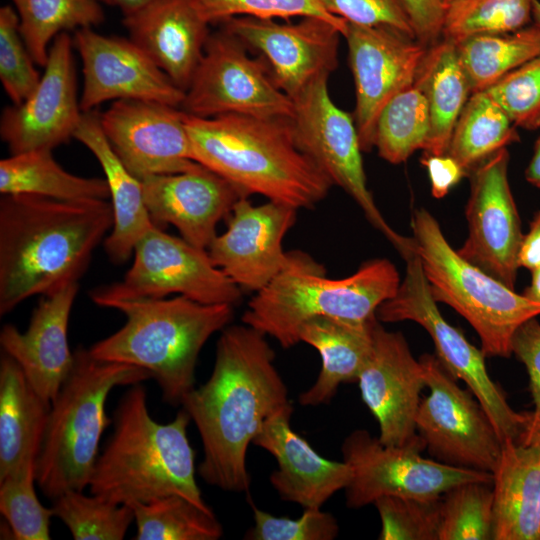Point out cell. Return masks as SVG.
Instances as JSON below:
<instances>
[{
  "label": "cell",
  "instance_id": "6da1fadb",
  "mask_svg": "<svg viewBox=\"0 0 540 540\" xmlns=\"http://www.w3.org/2000/svg\"><path fill=\"white\" fill-rule=\"evenodd\" d=\"M266 335L243 325H228L217 341L209 379L181 402L201 437L198 474L228 492H247L251 478L247 450L265 421L292 406L287 386L274 364Z\"/></svg>",
  "mask_w": 540,
  "mask_h": 540
},
{
  "label": "cell",
  "instance_id": "7a4b0ae2",
  "mask_svg": "<svg viewBox=\"0 0 540 540\" xmlns=\"http://www.w3.org/2000/svg\"><path fill=\"white\" fill-rule=\"evenodd\" d=\"M113 226L107 200L12 194L0 199V315L78 282Z\"/></svg>",
  "mask_w": 540,
  "mask_h": 540
},
{
  "label": "cell",
  "instance_id": "3957f363",
  "mask_svg": "<svg viewBox=\"0 0 540 540\" xmlns=\"http://www.w3.org/2000/svg\"><path fill=\"white\" fill-rule=\"evenodd\" d=\"M192 158L245 196L260 194L295 209H311L333 186L299 147L291 117L184 112Z\"/></svg>",
  "mask_w": 540,
  "mask_h": 540
},
{
  "label": "cell",
  "instance_id": "277c9868",
  "mask_svg": "<svg viewBox=\"0 0 540 540\" xmlns=\"http://www.w3.org/2000/svg\"><path fill=\"white\" fill-rule=\"evenodd\" d=\"M190 422L183 408L171 422H156L145 388L132 385L114 412V431L96 461L90 494L117 505L176 494L212 511L196 482L195 451L187 436Z\"/></svg>",
  "mask_w": 540,
  "mask_h": 540
},
{
  "label": "cell",
  "instance_id": "5b68a950",
  "mask_svg": "<svg viewBox=\"0 0 540 540\" xmlns=\"http://www.w3.org/2000/svg\"><path fill=\"white\" fill-rule=\"evenodd\" d=\"M233 305L203 304L185 296L136 299L111 308L126 316L125 324L96 342L90 354L108 362L134 365L150 372L163 401L181 405L195 386V368L207 340L233 318Z\"/></svg>",
  "mask_w": 540,
  "mask_h": 540
},
{
  "label": "cell",
  "instance_id": "8992f818",
  "mask_svg": "<svg viewBox=\"0 0 540 540\" xmlns=\"http://www.w3.org/2000/svg\"><path fill=\"white\" fill-rule=\"evenodd\" d=\"M400 282L395 265L387 259H373L348 277L331 279L323 265L294 251L286 267L249 301L241 321L288 349L299 343L300 326L313 317L371 322Z\"/></svg>",
  "mask_w": 540,
  "mask_h": 540
},
{
  "label": "cell",
  "instance_id": "52a82bcc",
  "mask_svg": "<svg viewBox=\"0 0 540 540\" xmlns=\"http://www.w3.org/2000/svg\"><path fill=\"white\" fill-rule=\"evenodd\" d=\"M149 371L94 358L89 350L74 352V365L51 403L36 462V483L49 499L89 486L105 428L111 423L105 402L117 386L141 383Z\"/></svg>",
  "mask_w": 540,
  "mask_h": 540
},
{
  "label": "cell",
  "instance_id": "ba28073f",
  "mask_svg": "<svg viewBox=\"0 0 540 540\" xmlns=\"http://www.w3.org/2000/svg\"><path fill=\"white\" fill-rule=\"evenodd\" d=\"M411 229L413 250L433 298L467 320L478 334L486 356L509 358L515 332L529 319L540 316V303L464 259L426 209L415 210Z\"/></svg>",
  "mask_w": 540,
  "mask_h": 540
},
{
  "label": "cell",
  "instance_id": "9c48e42d",
  "mask_svg": "<svg viewBox=\"0 0 540 540\" xmlns=\"http://www.w3.org/2000/svg\"><path fill=\"white\" fill-rule=\"evenodd\" d=\"M404 260V278L395 295L377 309V319L386 323L413 321L424 328L434 343L440 363L455 379L467 385L483 406L501 441H518L528 413L517 412L510 406L487 371L482 349L471 344L442 316L419 257L412 252Z\"/></svg>",
  "mask_w": 540,
  "mask_h": 540
},
{
  "label": "cell",
  "instance_id": "30bf717a",
  "mask_svg": "<svg viewBox=\"0 0 540 540\" xmlns=\"http://www.w3.org/2000/svg\"><path fill=\"white\" fill-rule=\"evenodd\" d=\"M123 279L94 289L93 302L111 308L136 299L179 294L203 304L236 305L242 290L211 260L208 251L154 226L136 244Z\"/></svg>",
  "mask_w": 540,
  "mask_h": 540
},
{
  "label": "cell",
  "instance_id": "8fae6325",
  "mask_svg": "<svg viewBox=\"0 0 540 540\" xmlns=\"http://www.w3.org/2000/svg\"><path fill=\"white\" fill-rule=\"evenodd\" d=\"M293 102L291 119L299 147L333 185L353 198L372 226L406 257L413 251V240L397 233L378 209L367 186L355 120L332 100L328 77L317 80Z\"/></svg>",
  "mask_w": 540,
  "mask_h": 540
},
{
  "label": "cell",
  "instance_id": "7c38bea8",
  "mask_svg": "<svg viewBox=\"0 0 540 540\" xmlns=\"http://www.w3.org/2000/svg\"><path fill=\"white\" fill-rule=\"evenodd\" d=\"M424 448L423 440L389 446L367 430L351 432L341 446L343 461L353 473L344 489L346 505L358 509L383 496L437 498L464 482H492V473L425 458Z\"/></svg>",
  "mask_w": 540,
  "mask_h": 540
},
{
  "label": "cell",
  "instance_id": "4fadbf2b",
  "mask_svg": "<svg viewBox=\"0 0 540 540\" xmlns=\"http://www.w3.org/2000/svg\"><path fill=\"white\" fill-rule=\"evenodd\" d=\"M248 51L223 28L211 33L180 108L200 118L225 114L292 118L293 100L275 84L264 60Z\"/></svg>",
  "mask_w": 540,
  "mask_h": 540
},
{
  "label": "cell",
  "instance_id": "5bb4252c",
  "mask_svg": "<svg viewBox=\"0 0 540 540\" xmlns=\"http://www.w3.org/2000/svg\"><path fill=\"white\" fill-rule=\"evenodd\" d=\"M420 361L429 393L421 398L415 425L425 448L446 465L492 473L502 441L483 406L436 356Z\"/></svg>",
  "mask_w": 540,
  "mask_h": 540
},
{
  "label": "cell",
  "instance_id": "9a60e30c",
  "mask_svg": "<svg viewBox=\"0 0 540 540\" xmlns=\"http://www.w3.org/2000/svg\"><path fill=\"white\" fill-rule=\"evenodd\" d=\"M266 63L275 84L292 100L317 80L328 77L338 64L342 32L320 17L276 19L236 17L222 24Z\"/></svg>",
  "mask_w": 540,
  "mask_h": 540
},
{
  "label": "cell",
  "instance_id": "2e32d148",
  "mask_svg": "<svg viewBox=\"0 0 540 540\" xmlns=\"http://www.w3.org/2000/svg\"><path fill=\"white\" fill-rule=\"evenodd\" d=\"M509 159L507 148H503L469 172L468 235L457 251L514 289L524 233L508 180Z\"/></svg>",
  "mask_w": 540,
  "mask_h": 540
},
{
  "label": "cell",
  "instance_id": "e0dca14e",
  "mask_svg": "<svg viewBox=\"0 0 540 540\" xmlns=\"http://www.w3.org/2000/svg\"><path fill=\"white\" fill-rule=\"evenodd\" d=\"M347 24L343 37L355 85L354 120L362 151H370L381 110L413 85L427 46L391 27Z\"/></svg>",
  "mask_w": 540,
  "mask_h": 540
},
{
  "label": "cell",
  "instance_id": "ac0fdd59",
  "mask_svg": "<svg viewBox=\"0 0 540 540\" xmlns=\"http://www.w3.org/2000/svg\"><path fill=\"white\" fill-rule=\"evenodd\" d=\"M73 45L66 32L56 36L36 88L20 104L3 110L0 136L11 154L53 150L74 136L83 112L77 97Z\"/></svg>",
  "mask_w": 540,
  "mask_h": 540
},
{
  "label": "cell",
  "instance_id": "d6986e66",
  "mask_svg": "<svg viewBox=\"0 0 540 540\" xmlns=\"http://www.w3.org/2000/svg\"><path fill=\"white\" fill-rule=\"evenodd\" d=\"M102 130L125 167L138 179L194 168L184 111L167 104L115 100L100 115Z\"/></svg>",
  "mask_w": 540,
  "mask_h": 540
},
{
  "label": "cell",
  "instance_id": "ffe728a7",
  "mask_svg": "<svg viewBox=\"0 0 540 540\" xmlns=\"http://www.w3.org/2000/svg\"><path fill=\"white\" fill-rule=\"evenodd\" d=\"M73 44L82 62L83 89L79 99L82 112L120 99L181 107L185 92L130 38L81 28L76 30Z\"/></svg>",
  "mask_w": 540,
  "mask_h": 540
},
{
  "label": "cell",
  "instance_id": "44dd1931",
  "mask_svg": "<svg viewBox=\"0 0 540 540\" xmlns=\"http://www.w3.org/2000/svg\"><path fill=\"white\" fill-rule=\"evenodd\" d=\"M357 383L363 402L379 425V440L389 446L421 441L415 417L426 387L424 367L400 332L387 331L377 320L371 352Z\"/></svg>",
  "mask_w": 540,
  "mask_h": 540
},
{
  "label": "cell",
  "instance_id": "7402d4cb",
  "mask_svg": "<svg viewBox=\"0 0 540 540\" xmlns=\"http://www.w3.org/2000/svg\"><path fill=\"white\" fill-rule=\"evenodd\" d=\"M297 209L269 200L254 205L242 197L227 217L226 231L207 251L213 263L241 290L258 292L288 264L283 239L297 219Z\"/></svg>",
  "mask_w": 540,
  "mask_h": 540
},
{
  "label": "cell",
  "instance_id": "603a6c76",
  "mask_svg": "<svg viewBox=\"0 0 540 540\" xmlns=\"http://www.w3.org/2000/svg\"><path fill=\"white\" fill-rule=\"evenodd\" d=\"M141 182L153 223L160 228L173 225L184 240L205 250L216 237L220 220L229 216L239 199L247 197L201 164L184 172L149 176Z\"/></svg>",
  "mask_w": 540,
  "mask_h": 540
},
{
  "label": "cell",
  "instance_id": "cb8c5ba5",
  "mask_svg": "<svg viewBox=\"0 0 540 540\" xmlns=\"http://www.w3.org/2000/svg\"><path fill=\"white\" fill-rule=\"evenodd\" d=\"M79 283L67 284L39 302L28 328L20 332L6 324L0 344L22 369L25 377L47 402L52 403L74 365L68 343V324Z\"/></svg>",
  "mask_w": 540,
  "mask_h": 540
},
{
  "label": "cell",
  "instance_id": "d4e9b609",
  "mask_svg": "<svg viewBox=\"0 0 540 540\" xmlns=\"http://www.w3.org/2000/svg\"><path fill=\"white\" fill-rule=\"evenodd\" d=\"M293 407L268 418L252 444L269 452L277 462L270 483L280 498L304 509H320L352 479L346 462L326 459L290 426Z\"/></svg>",
  "mask_w": 540,
  "mask_h": 540
},
{
  "label": "cell",
  "instance_id": "484cf974",
  "mask_svg": "<svg viewBox=\"0 0 540 540\" xmlns=\"http://www.w3.org/2000/svg\"><path fill=\"white\" fill-rule=\"evenodd\" d=\"M129 38L184 92L202 58L209 24L188 0H150L124 16Z\"/></svg>",
  "mask_w": 540,
  "mask_h": 540
},
{
  "label": "cell",
  "instance_id": "4316f807",
  "mask_svg": "<svg viewBox=\"0 0 540 540\" xmlns=\"http://www.w3.org/2000/svg\"><path fill=\"white\" fill-rule=\"evenodd\" d=\"M73 137L93 153L105 174L113 226L105 238L104 248L112 262L123 263L131 257L138 241L156 226L145 205L142 182L112 149L102 130L100 114L95 110L82 113Z\"/></svg>",
  "mask_w": 540,
  "mask_h": 540
},
{
  "label": "cell",
  "instance_id": "83f0119b",
  "mask_svg": "<svg viewBox=\"0 0 540 540\" xmlns=\"http://www.w3.org/2000/svg\"><path fill=\"white\" fill-rule=\"evenodd\" d=\"M492 485L493 540H540V445L503 440Z\"/></svg>",
  "mask_w": 540,
  "mask_h": 540
},
{
  "label": "cell",
  "instance_id": "f1b7e54d",
  "mask_svg": "<svg viewBox=\"0 0 540 540\" xmlns=\"http://www.w3.org/2000/svg\"><path fill=\"white\" fill-rule=\"evenodd\" d=\"M378 319L360 324L329 316L306 320L298 330L299 342L313 346L321 356L316 381L299 394L303 406L328 403L343 383L357 382L372 348L373 327Z\"/></svg>",
  "mask_w": 540,
  "mask_h": 540
},
{
  "label": "cell",
  "instance_id": "f546056e",
  "mask_svg": "<svg viewBox=\"0 0 540 540\" xmlns=\"http://www.w3.org/2000/svg\"><path fill=\"white\" fill-rule=\"evenodd\" d=\"M50 409L5 354L0 361V480L38 459Z\"/></svg>",
  "mask_w": 540,
  "mask_h": 540
},
{
  "label": "cell",
  "instance_id": "4dcf8cb0",
  "mask_svg": "<svg viewBox=\"0 0 540 540\" xmlns=\"http://www.w3.org/2000/svg\"><path fill=\"white\" fill-rule=\"evenodd\" d=\"M413 85L424 95L429 110L430 130L424 154L443 155L472 94L454 42L441 38L427 47Z\"/></svg>",
  "mask_w": 540,
  "mask_h": 540
},
{
  "label": "cell",
  "instance_id": "1f68e13d",
  "mask_svg": "<svg viewBox=\"0 0 540 540\" xmlns=\"http://www.w3.org/2000/svg\"><path fill=\"white\" fill-rule=\"evenodd\" d=\"M0 193L24 194L65 201L110 199L106 179L87 178L64 170L52 150H33L0 161Z\"/></svg>",
  "mask_w": 540,
  "mask_h": 540
},
{
  "label": "cell",
  "instance_id": "d6a6232c",
  "mask_svg": "<svg viewBox=\"0 0 540 540\" xmlns=\"http://www.w3.org/2000/svg\"><path fill=\"white\" fill-rule=\"evenodd\" d=\"M520 140L516 126L486 92L468 98L454 126L445 154L467 173L499 150Z\"/></svg>",
  "mask_w": 540,
  "mask_h": 540
},
{
  "label": "cell",
  "instance_id": "836d02e7",
  "mask_svg": "<svg viewBox=\"0 0 540 540\" xmlns=\"http://www.w3.org/2000/svg\"><path fill=\"white\" fill-rule=\"evenodd\" d=\"M455 46L472 93L481 92L540 55V28L533 23L512 33L475 35Z\"/></svg>",
  "mask_w": 540,
  "mask_h": 540
},
{
  "label": "cell",
  "instance_id": "e575fe53",
  "mask_svg": "<svg viewBox=\"0 0 540 540\" xmlns=\"http://www.w3.org/2000/svg\"><path fill=\"white\" fill-rule=\"evenodd\" d=\"M19 30L36 64L45 66L49 44L72 29L92 28L104 21L98 0H11Z\"/></svg>",
  "mask_w": 540,
  "mask_h": 540
},
{
  "label": "cell",
  "instance_id": "d590c367",
  "mask_svg": "<svg viewBox=\"0 0 540 540\" xmlns=\"http://www.w3.org/2000/svg\"><path fill=\"white\" fill-rule=\"evenodd\" d=\"M129 505L137 526L136 540H217L223 535L213 511L180 495Z\"/></svg>",
  "mask_w": 540,
  "mask_h": 540
},
{
  "label": "cell",
  "instance_id": "8d00e7d4",
  "mask_svg": "<svg viewBox=\"0 0 540 540\" xmlns=\"http://www.w3.org/2000/svg\"><path fill=\"white\" fill-rule=\"evenodd\" d=\"M430 130L426 99L414 85L394 96L381 110L374 130L373 147L391 164L405 162L424 150Z\"/></svg>",
  "mask_w": 540,
  "mask_h": 540
},
{
  "label": "cell",
  "instance_id": "74e56055",
  "mask_svg": "<svg viewBox=\"0 0 540 540\" xmlns=\"http://www.w3.org/2000/svg\"><path fill=\"white\" fill-rule=\"evenodd\" d=\"M535 0H454L446 6L443 39L454 43L483 34L518 31L532 20Z\"/></svg>",
  "mask_w": 540,
  "mask_h": 540
},
{
  "label": "cell",
  "instance_id": "f35d334b",
  "mask_svg": "<svg viewBox=\"0 0 540 540\" xmlns=\"http://www.w3.org/2000/svg\"><path fill=\"white\" fill-rule=\"evenodd\" d=\"M493 485L489 481L458 484L441 496L439 540L493 539Z\"/></svg>",
  "mask_w": 540,
  "mask_h": 540
},
{
  "label": "cell",
  "instance_id": "ab89813d",
  "mask_svg": "<svg viewBox=\"0 0 540 540\" xmlns=\"http://www.w3.org/2000/svg\"><path fill=\"white\" fill-rule=\"evenodd\" d=\"M53 501L54 516L75 540H121L134 520L130 505L113 504L83 491H66Z\"/></svg>",
  "mask_w": 540,
  "mask_h": 540
},
{
  "label": "cell",
  "instance_id": "60d3db41",
  "mask_svg": "<svg viewBox=\"0 0 540 540\" xmlns=\"http://www.w3.org/2000/svg\"><path fill=\"white\" fill-rule=\"evenodd\" d=\"M36 459H31L14 473L0 480V511L17 540L50 539L52 508L39 501L36 482Z\"/></svg>",
  "mask_w": 540,
  "mask_h": 540
},
{
  "label": "cell",
  "instance_id": "b9f144b4",
  "mask_svg": "<svg viewBox=\"0 0 540 540\" xmlns=\"http://www.w3.org/2000/svg\"><path fill=\"white\" fill-rule=\"evenodd\" d=\"M199 16L209 25L223 24L236 17L260 19H290L320 17L336 25L342 35L347 22L330 14L320 0H188Z\"/></svg>",
  "mask_w": 540,
  "mask_h": 540
},
{
  "label": "cell",
  "instance_id": "7bdbcfd3",
  "mask_svg": "<svg viewBox=\"0 0 540 540\" xmlns=\"http://www.w3.org/2000/svg\"><path fill=\"white\" fill-rule=\"evenodd\" d=\"M380 520V540H439L441 496H383L373 503Z\"/></svg>",
  "mask_w": 540,
  "mask_h": 540
},
{
  "label": "cell",
  "instance_id": "ee69618b",
  "mask_svg": "<svg viewBox=\"0 0 540 540\" xmlns=\"http://www.w3.org/2000/svg\"><path fill=\"white\" fill-rule=\"evenodd\" d=\"M19 30V17L9 5L0 8V80L13 104L23 102L36 88L40 73L34 67Z\"/></svg>",
  "mask_w": 540,
  "mask_h": 540
},
{
  "label": "cell",
  "instance_id": "f6af8a7d",
  "mask_svg": "<svg viewBox=\"0 0 540 540\" xmlns=\"http://www.w3.org/2000/svg\"><path fill=\"white\" fill-rule=\"evenodd\" d=\"M516 127H540V55L534 57L485 90Z\"/></svg>",
  "mask_w": 540,
  "mask_h": 540
},
{
  "label": "cell",
  "instance_id": "bcb514c9",
  "mask_svg": "<svg viewBox=\"0 0 540 540\" xmlns=\"http://www.w3.org/2000/svg\"><path fill=\"white\" fill-rule=\"evenodd\" d=\"M254 525L246 532L247 540H333L339 525L329 512L305 509L298 518L276 517L252 505Z\"/></svg>",
  "mask_w": 540,
  "mask_h": 540
},
{
  "label": "cell",
  "instance_id": "7dc6e473",
  "mask_svg": "<svg viewBox=\"0 0 540 540\" xmlns=\"http://www.w3.org/2000/svg\"><path fill=\"white\" fill-rule=\"evenodd\" d=\"M332 15L361 26H387L415 37L399 0H320Z\"/></svg>",
  "mask_w": 540,
  "mask_h": 540
},
{
  "label": "cell",
  "instance_id": "c3c4849f",
  "mask_svg": "<svg viewBox=\"0 0 540 540\" xmlns=\"http://www.w3.org/2000/svg\"><path fill=\"white\" fill-rule=\"evenodd\" d=\"M511 351L526 368L533 411L540 412V322L537 317L529 319L517 329Z\"/></svg>",
  "mask_w": 540,
  "mask_h": 540
},
{
  "label": "cell",
  "instance_id": "681fc988",
  "mask_svg": "<svg viewBox=\"0 0 540 540\" xmlns=\"http://www.w3.org/2000/svg\"><path fill=\"white\" fill-rule=\"evenodd\" d=\"M399 1L419 42L428 47L441 39L446 10L441 0Z\"/></svg>",
  "mask_w": 540,
  "mask_h": 540
},
{
  "label": "cell",
  "instance_id": "f907efd6",
  "mask_svg": "<svg viewBox=\"0 0 540 540\" xmlns=\"http://www.w3.org/2000/svg\"><path fill=\"white\" fill-rule=\"evenodd\" d=\"M421 163L427 169L431 183V193L436 199L445 197L452 187L464 176H467V173L458 162L447 154H424Z\"/></svg>",
  "mask_w": 540,
  "mask_h": 540
},
{
  "label": "cell",
  "instance_id": "816d5d0a",
  "mask_svg": "<svg viewBox=\"0 0 540 540\" xmlns=\"http://www.w3.org/2000/svg\"><path fill=\"white\" fill-rule=\"evenodd\" d=\"M519 266L530 271L540 268V210L524 234L518 255Z\"/></svg>",
  "mask_w": 540,
  "mask_h": 540
},
{
  "label": "cell",
  "instance_id": "f5cc1de1",
  "mask_svg": "<svg viewBox=\"0 0 540 540\" xmlns=\"http://www.w3.org/2000/svg\"><path fill=\"white\" fill-rule=\"evenodd\" d=\"M528 419L518 442L524 445H540V412H527Z\"/></svg>",
  "mask_w": 540,
  "mask_h": 540
},
{
  "label": "cell",
  "instance_id": "db71d44e",
  "mask_svg": "<svg viewBox=\"0 0 540 540\" xmlns=\"http://www.w3.org/2000/svg\"><path fill=\"white\" fill-rule=\"evenodd\" d=\"M525 178L531 185L540 189V136L535 142L533 155L525 170Z\"/></svg>",
  "mask_w": 540,
  "mask_h": 540
},
{
  "label": "cell",
  "instance_id": "11a10c76",
  "mask_svg": "<svg viewBox=\"0 0 540 540\" xmlns=\"http://www.w3.org/2000/svg\"><path fill=\"white\" fill-rule=\"evenodd\" d=\"M104 2L105 4L117 7L121 10L124 16L129 15L141 7H143L145 4H147L150 0H100Z\"/></svg>",
  "mask_w": 540,
  "mask_h": 540
},
{
  "label": "cell",
  "instance_id": "9f6ffc18",
  "mask_svg": "<svg viewBox=\"0 0 540 540\" xmlns=\"http://www.w3.org/2000/svg\"><path fill=\"white\" fill-rule=\"evenodd\" d=\"M532 277L529 286L524 290L523 294L540 303V268L531 271Z\"/></svg>",
  "mask_w": 540,
  "mask_h": 540
},
{
  "label": "cell",
  "instance_id": "6f0895ef",
  "mask_svg": "<svg viewBox=\"0 0 540 540\" xmlns=\"http://www.w3.org/2000/svg\"><path fill=\"white\" fill-rule=\"evenodd\" d=\"M533 23L540 28V0H535L532 11Z\"/></svg>",
  "mask_w": 540,
  "mask_h": 540
},
{
  "label": "cell",
  "instance_id": "680465c9",
  "mask_svg": "<svg viewBox=\"0 0 540 540\" xmlns=\"http://www.w3.org/2000/svg\"><path fill=\"white\" fill-rule=\"evenodd\" d=\"M445 6L453 2L454 0H441Z\"/></svg>",
  "mask_w": 540,
  "mask_h": 540
}]
</instances>
